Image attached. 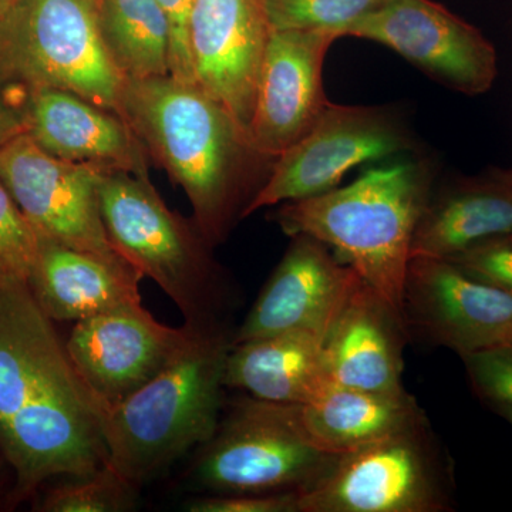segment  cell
I'll return each instance as SVG.
<instances>
[{
	"instance_id": "cell-16",
	"label": "cell",
	"mask_w": 512,
	"mask_h": 512,
	"mask_svg": "<svg viewBox=\"0 0 512 512\" xmlns=\"http://www.w3.org/2000/svg\"><path fill=\"white\" fill-rule=\"evenodd\" d=\"M272 28L264 0H194L188 42L195 83L248 134Z\"/></svg>"
},
{
	"instance_id": "cell-33",
	"label": "cell",
	"mask_w": 512,
	"mask_h": 512,
	"mask_svg": "<svg viewBox=\"0 0 512 512\" xmlns=\"http://www.w3.org/2000/svg\"><path fill=\"white\" fill-rule=\"evenodd\" d=\"M15 3V0H0V16Z\"/></svg>"
},
{
	"instance_id": "cell-14",
	"label": "cell",
	"mask_w": 512,
	"mask_h": 512,
	"mask_svg": "<svg viewBox=\"0 0 512 512\" xmlns=\"http://www.w3.org/2000/svg\"><path fill=\"white\" fill-rule=\"evenodd\" d=\"M328 30L272 29L256 83L248 138L265 158L281 156L318 121L330 101L323 90Z\"/></svg>"
},
{
	"instance_id": "cell-15",
	"label": "cell",
	"mask_w": 512,
	"mask_h": 512,
	"mask_svg": "<svg viewBox=\"0 0 512 512\" xmlns=\"http://www.w3.org/2000/svg\"><path fill=\"white\" fill-rule=\"evenodd\" d=\"M284 258L234 333L232 345L288 330H312L328 336L353 292L363 284L328 245L295 235Z\"/></svg>"
},
{
	"instance_id": "cell-19",
	"label": "cell",
	"mask_w": 512,
	"mask_h": 512,
	"mask_svg": "<svg viewBox=\"0 0 512 512\" xmlns=\"http://www.w3.org/2000/svg\"><path fill=\"white\" fill-rule=\"evenodd\" d=\"M500 242H512V170L431 190L414 231L412 258L450 261Z\"/></svg>"
},
{
	"instance_id": "cell-11",
	"label": "cell",
	"mask_w": 512,
	"mask_h": 512,
	"mask_svg": "<svg viewBox=\"0 0 512 512\" xmlns=\"http://www.w3.org/2000/svg\"><path fill=\"white\" fill-rule=\"evenodd\" d=\"M389 47L437 83L467 96L487 93L498 74L495 47L433 0H387L343 32Z\"/></svg>"
},
{
	"instance_id": "cell-26",
	"label": "cell",
	"mask_w": 512,
	"mask_h": 512,
	"mask_svg": "<svg viewBox=\"0 0 512 512\" xmlns=\"http://www.w3.org/2000/svg\"><path fill=\"white\" fill-rule=\"evenodd\" d=\"M40 235L0 180V289L29 285Z\"/></svg>"
},
{
	"instance_id": "cell-27",
	"label": "cell",
	"mask_w": 512,
	"mask_h": 512,
	"mask_svg": "<svg viewBox=\"0 0 512 512\" xmlns=\"http://www.w3.org/2000/svg\"><path fill=\"white\" fill-rule=\"evenodd\" d=\"M478 397L491 406H512V345H497L461 357Z\"/></svg>"
},
{
	"instance_id": "cell-6",
	"label": "cell",
	"mask_w": 512,
	"mask_h": 512,
	"mask_svg": "<svg viewBox=\"0 0 512 512\" xmlns=\"http://www.w3.org/2000/svg\"><path fill=\"white\" fill-rule=\"evenodd\" d=\"M0 83L20 94L64 90L120 117L126 87L94 0H15L0 16Z\"/></svg>"
},
{
	"instance_id": "cell-7",
	"label": "cell",
	"mask_w": 512,
	"mask_h": 512,
	"mask_svg": "<svg viewBox=\"0 0 512 512\" xmlns=\"http://www.w3.org/2000/svg\"><path fill=\"white\" fill-rule=\"evenodd\" d=\"M200 450L195 483L212 494L302 493L339 458L309 440L298 404L252 396L232 403Z\"/></svg>"
},
{
	"instance_id": "cell-9",
	"label": "cell",
	"mask_w": 512,
	"mask_h": 512,
	"mask_svg": "<svg viewBox=\"0 0 512 512\" xmlns=\"http://www.w3.org/2000/svg\"><path fill=\"white\" fill-rule=\"evenodd\" d=\"M104 170L50 156L25 131L0 147V180L37 234L104 261L130 265L104 227L100 207Z\"/></svg>"
},
{
	"instance_id": "cell-5",
	"label": "cell",
	"mask_w": 512,
	"mask_h": 512,
	"mask_svg": "<svg viewBox=\"0 0 512 512\" xmlns=\"http://www.w3.org/2000/svg\"><path fill=\"white\" fill-rule=\"evenodd\" d=\"M100 207L111 244L170 296L187 325H227L232 289L194 221L171 211L150 178L104 170Z\"/></svg>"
},
{
	"instance_id": "cell-20",
	"label": "cell",
	"mask_w": 512,
	"mask_h": 512,
	"mask_svg": "<svg viewBox=\"0 0 512 512\" xmlns=\"http://www.w3.org/2000/svg\"><path fill=\"white\" fill-rule=\"evenodd\" d=\"M141 278L133 266L113 264L40 235L29 288L53 322H79L141 305Z\"/></svg>"
},
{
	"instance_id": "cell-22",
	"label": "cell",
	"mask_w": 512,
	"mask_h": 512,
	"mask_svg": "<svg viewBox=\"0 0 512 512\" xmlns=\"http://www.w3.org/2000/svg\"><path fill=\"white\" fill-rule=\"evenodd\" d=\"M306 436L320 450L342 456L402 433L426 420L416 399L399 393L328 387L308 404H298Z\"/></svg>"
},
{
	"instance_id": "cell-3",
	"label": "cell",
	"mask_w": 512,
	"mask_h": 512,
	"mask_svg": "<svg viewBox=\"0 0 512 512\" xmlns=\"http://www.w3.org/2000/svg\"><path fill=\"white\" fill-rule=\"evenodd\" d=\"M431 190L426 164L396 161L369 168L346 187L284 202L275 221L289 237L328 245L402 315L413 235Z\"/></svg>"
},
{
	"instance_id": "cell-32",
	"label": "cell",
	"mask_w": 512,
	"mask_h": 512,
	"mask_svg": "<svg viewBox=\"0 0 512 512\" xmlns=\"http://www.w3.org/2000/svg\"><path fill=\"white\" fill-rule=\"evenodd\" d=\"M495 412L503 416L505 420L512 426V406L508 404H501V406H494Z\"/></svg>"
},
{
	"instance_id": "cell-30",
	"label": "cell",
	"mask_w": 512,
	"mask_h": 512,
	"mask_svg": "<svg viewBox=\"0 0 512 512\" xmlns=\"http://www.w3.org/2000/svg\"><path fill=\"white\" fill-rule=\"evenodd\" d=\"M167 16L171 32L170 74L181 82L195 83L188 42V28L194 0H156Z\"/></svg>"
},
{
	"instance_id": "cell-1",
	"label": "cell",
	"mask_w": 512,
	"mask_h": 512,
	"mask_svg": "<svg viewBox=\"0 0 512 512\" xmlns=\"http://www.w3.org/2000/svg\"><path fill=\"white\" fill-rule=\"evenodd\" d=\"M106 412L29 285L0 289V448L19 493L104 466Z\"/></svg>"
},
{
	"instance_id": "cell-21",
	"label": "cell",
	"mask_w": 512,
	"mask_h": 512,
	"mask_svg": "<svg viewBox=\"0 0 512 512\" xmlns=\"http://www.w3.org/2000/svg\"><path fill=\"white\" fill-rule=\"evenodd\" d=\"M326 336L288 330L232 345L225 387L266 402L308 404L332 386L325 365Z\"/></svg>"
},
{
	"instance_id": "cell-23",
	"label": "cell",
	"mask_w": 512,
	"mask_h": 512,
	"mask_svg": "<svg viewBox=\"0 0 512 512\" xmlns=\"http://www.w3.org/2000/svg\"><path fill=\"white\" fill-rule=\"evenodd\" d=\"M104 47L126 80L170 74L171 32L156 0H94Z\"/></svg>"
},
{
	"instance_id": "cell-34",
	"label": "cell",
	"mask_w": 512,
	"mask_h": 512,
	"mask_svg": "<svg viewBox=\"0 0 512 512\" xmlns=\"http://www.w3.org/2000/svg\"><path fill=\"white\" fill-rule=\"evenodd\" d=\"M504 345H512V329L508 333L507 339H505Z\"/></svg>"
},
{
	"instance_id": "cell-8",
	"label": "cell",
	"mask_w": 512,
	"mask_h": 512,
	"mask_svg": "<svg viewBox=\"0 0 512 512\" xmlns=\"http://www.w3.org/2000/svg\"><path fill=\"white\" fill-rule=\"evenodd\" d=\"M453 468L429 420L339 456L299 493V512H447Z\"/></svg>"
},
{
	"instance_id": "cell-4",
	"label": "cell",
	"mask_w": 512,
	"mask_h": 512,
	"mask_svg": "<svg viewBox=\"0 0 512 512\" xmlns=\"http://www.w3.org/2000/svg\"><path fill=\"white\" fill-rule=\"evenodd\" d=\"M232 339L228 325L202 330L160 375L107 409V463L138 490L217 430Z\"/></svg>"
},
{
	"instance_id": "cell-25",
	"label": "cell",
	"mask_w": 512,
	"mask_h": 512,
	"mask_svg": "<svg viewBox=\"0 0 512 512\" xmlns=\"http://www.w3.org/2000/svg\"><path fill=\"white\" fill-rule=\"evenodd\" d=\"M271 28L328 30L338 37L387 0H264Z\"/></svg>"
},
{
	"instance_id": "cell-31",
	"label": "cell",
	"mask_w": 512,
	"mask_h": 512,
	"mask_svg": "<svg viewBox=\"0 0 512 512\" xmlns=\"http://www.w3.org/2000/svg\"><path fill=\"white\" fill-rule=\"evenodd\" d=\"M23 131L25 128H23L18 104L12 100L6 87L0 83V147Z\"/></svg>"
},
{
	"instance_id": "cell-29",
	"label": "cell",
	"mask_w": 512,
	"mask_h": 512,
	"mask_svg": "<svg viewBox=\"0 0 512 512\" xmlns=\"http://www.w3.org/2000/svg\"><path fill=\"white\" fill-rule=\"evenodd\" d=\"M450 262L474 278L497 286L512 296V242L477 248L450 259Z\"/></svg>"
},
{
	"instance_id": "cell-24",
	"label": "cell",
	"mask_w": 512,
	"mask_h": 512,
	"mask_svg": "<svg viewBox=\"0 0 512 512\" xmlns=\"http://www.w3.org/2000/svg\"><path fill=\"white\" fill-rule=\"evenodd\" d=\"M53 488L43 501L49 512H123L136 507L138 488L109 463L87 476Z\"/></svg>"
},
{
	"instance_id": "cell-12",
	"label": "cell",
	"mask_w": 512,
	"mask_h": 512,
	"mask_svg": "<svg viewBox=\"0 0 512 512\" xmlns=\"http://www.w3.org/2000/svg\"><path fill=\"white\" fill-rule=\"evenodd\" d=\"M402 316L410 338L463 357L504 345L512 329V296L450 261L410 259Z\"/></svg>"
},
{
	"instance_id": "cell-28",
	"label": "cell",
	"mask_w": 512,
	"mask_h": 512,
	"mask_svg": "<svg viewBox=\"0 0 512 512\" xmlns=\"http://www.w3.org/2000/svg\"><path fill=\"white\" fill-rule=\"evenodd\" d=\"M298 491L269 494H212L187 504L190 512H299Z\"/></svg>"
},
{
	"instance_id": "cell-10",
	"label": "cell",
	"mask_w": 512,
	"mask_h": 512,
	"mask_svg": "<svg viewBox=\"0 0 512 512\" xmlns=\"http://www.w3.org/2000/svg\"><path fill=\"white\" fill-rule=\"evenodd\" d=\"M399 119L376 107L329 103L315 126L275 158L244 218L266 207L325 194L352 168L409 150Z\"/></svg>"
},
{
	"instance_id": "cell-18",
	"label": "cell",
	"mask_w": 512,
	"mask_h": 512,
	"mask_svg": "<svg viewBox=\"0 0 512 512\" xmlns=\"http://www.w3.org/2000/svg\"><path fill=\"white\" fill-rule=\"evenodd\" d=\"M403 318L365 282L353 292L325 339V365L336 386L403 392Z\"/></svg>"
},
{
	"instance_id": "cell-13",
	"label": "cell",
	"mask_w": 512,
	"mask_h": 512,
	"mask_svg": "<svg viewBox=\"0 0 512 512\" xmlns=\"http://www.w3.org/2000/svg\"><path fill=\"white\" fill-rule=\"evenodd\" d=\"M202 330L164 325L141 303L79 320L66 349L84 383L109 409L160 375Z\"/></svg>"
},
{
	"instance_id": "cell-2",
	"label": "cell",
	"mask_w": 512,
	"mask_h": 512,
	"mask_svg": "<svg viewBox=\"0 0 512 512\" xmlns=\"http://www.w3.org/2000/svg\"><path fill=\"white\" fill-rule=\"evenodd\" d=\"M121 119L183 188L205 241L212 248L224 241L254 198L251 164L265 158L247 131L197 83L171 74L126 80Z\"/></svg>"
},
{
	"instance_id": "cell-17",
	"label": "cell",
	"mask_w": 512,
	"mask_h": 512,
	"mask_svg": "<svg viewBox=\"0 0 512 512\" xmlns=\"http://www.w3.org/2000/svg\"><path fill=\"white\" fill-rule=\"evenodd\" d=\"M18 107L25 133L50 156L148 177L146 148L113 111L59 89L29 90Z\"/></svg>"
}]
</instances>
